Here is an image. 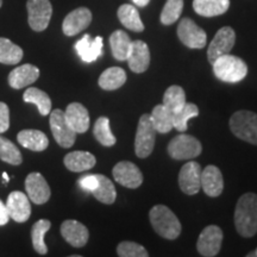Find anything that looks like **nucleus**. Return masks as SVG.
<instances>
[{"instance_id":"obj_1","label":"nucleus","mask_w":257,"mask_h":257,"mask_svg":"<svg viewBox=\"0 0 257 257\" xmlns=\"http://www.w3.org/2000/svg\"><path fill=\"white\" fill-rule=\"evenodd\" d=\"M234 226L244 238H250L257 233L256 193H245L238 199L234 208Z\"/></svg>"},{"instance_id":"obj_2","label":"nucleus","mask_w":257,"mask_h":257,"mask_svg":"<svg viewBox=\"0 0 257 257\" xmlns=\"http://www.w3.org/2000/svg\"><path fill=\"white\" fill-rule=\"evenodd\" d=\"M153 229L163 238L174 240L181 233V223L174 212L165 205H156L149 212Z\"/></svg>"},{"instance_id":"obj_3","label":"nucleus","mask_w":257,"mask_h":257,"mask_svg":"<svg viewBox=\"0 0 257 257\" xmlns=\"http://www.w3.org/2000/svg\"><path fill=\"white\" fill-rule=\"evenodd\" d=\"M214 75L224 82L236 83L242 81L248 74V66L239 57L225 54L212 63Z\"/></svg>"},{"instance_id":"obj_4","label":"nucleus","mask_w":257,"mask_h":257,"mask_svg":"<svg viewBox=\"0 0 257 257\" xmlns=\"http://www.w3.org/2000/svg\"><path fill=\"white\" fill-rule=\"evenodd\" d=\"M231 133L244 142L257 146V113L248 110L234 112L230 118Z\"/></svg>"},{"instance_id":"obj_5","label":"nucleus","mask_w":257,"mask_h":257,"mask_svg":"<svg viewBox=\"0 0 257 257\" xmlns=\"http://www.w3.org/2000/svg\"><path fill=\"white\" fill-rule=\"evenodd\" d=\"M156 130L153 126L150 114H142L138 121V127L135 138V153L140 159L150 156L155 147Z\"/></svg>"},{"instance_id":"obj_6","label":"nucleus","mask_w":257,"mask_h":257,"mask_svg":"<svg viewBox=\"0 0 257 257\" xmlns=\"http://www.w3.org/2000/svg\"><path fill=\"white\" fill-rule=\"evenodd\" d=\"M202 152L201 143L195 137L181 134L170 141L168 144V154L172 159L191 160L198 157Z\"/></svg>"},{"instance_id":"obj_7","label":"nucleus","mask_w":257,"mask_h":257,"mask_svg":"<svg viewBox=\"0 0 257 257\" xmlns=\"http://www.w3.org/2000/svg\"><path fill=\"white\" fill-rule=\"evenodd\" d=\"M50 128L56 143L62 148H70L75 143L76 133L67 120L64 111L56 108L50 113Z\"/></svg>"},{"instance_id":"obj_8","label":"nucleus","mask_w":257,"mask_h":257,"mask_svg":"<svg viewBox=\"0 0 257 257\" xmlns=\"http://www.w3.org/2000/svg\"><path fill=\"white\" fill-rule=\"evenodd\" d=\"M28 22L34 31H44L50 23L53 6L50 0H28Z\"/></svg>"},{"instance_id":"obj_9","label":"nucleus","mask_w":257,"mask_h":257,"mask_svg":"<svg viewBox=\"0 0 257 257\" xmlns=\"http://www.w3.org/2000/svg\"><path fill=\"white\" fill-rule=\"evenodd\" d=\"M223 231L217 225H208L201 231L197 242L198 252L205 257H214L220 251Z\"/></svg>"},{"instance_id":"obj_10","label":"nucleus","mask_w":257,"mask_h":257,"mask_svg":"<svg viewBox=\"0 0 257 257\" xmlns=\"http://www.w3.org/2000/svg\"><path fill=\"white\" fill-rule=\"evenodd\" d=\"M178 36L186 47L191 49H202L206 46V32L199 28L191 18H184L178 27Z\"/></svg>"},{"instance_id":"obj_11","label":"nucleus","mask_w":257,"mask_h":257,"mask_svg":"<svg viewBox=\"0 0 257 257\" xmlns=\"http://www.w3.org/2000/svg\"><path fill=\"white\" fill-rule=\"evenodd\" d=\"M236 42V34L234 30L230 27H224L217 31L216 36L208 46L207 57L212 64L218 57L225 54H230Z\"/></svg>"},{"instance_id":"obj_12","label":"nucleus","mask_w":257,"mask_h":257,"mask_svg":"<svg viewBox=\"0 0 257 257\" xmlns=\"http://www.w3.org/2000/svg\"><path fill=\"white\" fill-rule=\"evenodd\" d=\"M112 174L118 184L126 188H138L143 182L142 172L130 161L118 162L112 169Z\"/></svg>"},{"instance_id":"obj_13","label":"nucleus","mask_w":257,"mask_h":257,"mask_svg":"<svg viewBox=\"0 0 257 257\" xmlns=\"http://www.w3.org/2000/svg\"><path fill=\"white\" fill-rule=\"evenodd\" d=\"M201 167L195 161H189L179 173L180 189L187 195H194L201 188Z\"/></svg>"},{"instance_id":"obj_14","label":"nucleus","mask_w":257,"mask_h":257,"mask_svg":"<svg viewBox=\"0 0 257 257\" xmlns=\"http://www.w3.org/2000/svg\"><path fill=\"white\" fill-rule=\"evenodd\" d=\"M25 191L32 202L43 205L50 199L51 191L49 185L40 173H30L25 179Z\"/></svg>"},{"instance_id":"obj_15","label":"nucleus","mask_w":257,"mask_h":257,"mask_svg":"<svg viewBox=\"0 0 257 257\" xmlns=\"http://www.w3.org/2000/svg\"><path fill=\"white\" fill-rule=\"evenodd\" d=\"M92 22V12L87 8H79L67 15L62 23V31L66 36H75L86 30Z\"/></svg>"},{"instance_id":"obj_16","label":"nucleus","mask_w":257,"mask_h":257,"mask_svg":"<svg viewBox=\"0 0 257 257\" xmlns=\"http://www.w3.org/2000/svg\"><path fill=\"white\" fill-rule=\"evenodd\" d=\"M5 205L10 218L17 223H25L30 218L31 205L29 202L28 195H25L24 193L18 191L10 193Z\"/></svg>"},{"instance_id":"obj_17","label":"nucleus","mask_w":257,"mask_h":257,"mask_svg":"<svg viewBox=\"0 0 257 257\" xmlns=\"http://www.w3.org/2000/svg\"><path fill=\"white\" fill-rule=\"evenodd\" d=\"M61 234L74 248H82L88 242L89 232L85 225L76 220H64L61 225Z\"/></svg>"},{"instance_id":"obj_18","label":"nucleus","mask_w":257,"mask_h":257,"mask_svg":"<svg viewBox=\"0 0 257 257\" xmlns=\"http://www.w3.org/2000/svg\"><path fill=\"white\" fill-rule=\"evenodd\" d=\"M126 61L134 73L141 74L146 72L150 64V50L148 44L141 40L133 41Z\"/></svg>"},{"instance_id":"obj_19","label":"nucleus","mask_w":257,"mask_h":257,"mask_svg":"<svg viewBox=\"0 0 257 257\" xmlns=\"http://www.w3.org/2000/svg\"><path fill=\"white\" fill-rule=\"evenodd\" d=\"M201 187L205 194L211 198H217L223 193L224 179L219 168L211 165L201 172Z\"/></svg>"},{"instance_id":"obj_20","label":"nucleus","mask_w":257,"mask_h":257,"mask_svg":"<svg viewBox=\"0 0 257 257\" xmlns=\"http://www.w3.org/2000/svg\"><path fill=\"white\" fill-rule=\"evenodd\" d=\"M75 50L83 62H94L102 54V37L92 38L89 35H85L75 43Z\"/></svg>"},{"instance_id":"obj_21","label":"nucleus","mask_w":257,"mask_h":257,"mask_svg":"<svg viewBox=\"0 0 257 257\" xmlns=\"http://www.w3.org/2000/svg\"><path fill=\"white\" fill-rule=\"evenodd\" d=\"M40 78V69L32 64H23L9 74V83L12 88L21 89L31 85Z\"/></svg>"},{"instance_id":"obj_22","label":"nucleus","mask_w":257,"mask_h":257,"mask_svg":"<svg viewBox=\"0 0 257 257\" xmlns=\"http://www.w3.org/2000/svg\"><path fill=\"white\" fill-rule=\"evenodd\" d=\"M67 120L76 134H83L89 128L88 110L80 102H72L64 111Z\"/></svg>"},{"instance_id":"obj_23","label":"nucleus","mask_w":257,"mask_h":257,"mask_svg":"<svg viewBox=\"0 0 257 257\" xmlns=\"http://www.w3.org/2000/svg\"><path fill=\"white\" fill-rule=\"evenodd\" d=\"M63 163L70 172L81 173L92 169L95 166L96 160L94 155L88 152H72L64 156Z\"/></svg>"},{"instance_id":"obj_24","label":"nucleus","mask_w":257,"mask_h":257,"mask_svg":"<svg viewBox=\"0 0 257 257\" xmlns=\"http://www.w3.org/2000/svg\"><path fill=\"white\" fill-rule=\"evenodd\" d=\"M17 140L22 147L32 152H43L49 146V140L46 134L40 130H22L18 134Z\"/></svg>"},{"instance_id":"obj_25","label":"nucleus","mask_w":257,"mask_h":257,"mask_svg":"<svg viewBox=\"0 0 257 257\" xmlns=\"http://www.w3.org/2000/svg\"><path fill=\"white\" fill-rule=\"evenodd\" d=\"M230 8V0H193V9L202 17H216Z\"/></svg>"},{"instance_id":"obj_26","label":"nucleus","mask_w":257,"mask_h":257,"mask_svg":"<svg viewBox=\"0 0 257 257\" xmlns=\"http://www.w3.org/2000/svg\"><path fill=\"white\" fill-rule=\"evenodd\" d=\"M150 119H152L153 126L156 133L168 134L172 128H174V113L169 111L163 104L156 105L150 113Z\"/></svg>"},{"instance_id":"obj_27","label":"nucleus","mask_w":257,"mask_h":257,"mask_svg":"<svg viewBox=\"0 0 257 257\" xmlns=\"http://www.w3.org/2000/svg\"><path fill=\"white\" fill-rule=\"evenodd\" d=\"M98 82L105 91H114L126 82V73L120 67H111L101 73Z\"/></svg>"},{"instance_id":"obj_28","label":"nucleus","mask_w":257,"mask_h":257,"mask_svg":"<svg viewBox=\"0 0 257 257\" xmlns=\"http://www.w3.org/2000/svg\"><path fill=\"white\" fill-rule=\"evenodd\" d=\"M133 41L128 35L123 30H117L110 36V46L112 55L118 61H126L128 53H130Z\"/></svg>"},{"instance_id":"obj_29","label":"nucleus","mask_w":257,"mask_h":257,"mask_svg":"<svg viewBox=\"0 0 257 257\" xmlns=\"http://www.w3.org/2000/svg\"><path fill=\"white\" fill-rule=\"evenodd\" d=\"M118 18L120 23L128 30L135 32H142L144 30V24L140 17V12L134 5L124 4L118 9Z\"/></svg>"},{"instance_id":"obj_30","label":"nucleus","mask_w":257,"mask_h":257,"mask_svg":"<svg viewBox=\"0 0 257 257\" xmlns=\"http://www.w3.org/2000/svg\"><path fill=\"white\" fill-rule=\"evenodd\" d=\"M96 179H98V186H96L94 191L91 193L94 195V198L98 201L102 202V204L111 205L113 204L115 198H117V193H115L114 185L112 184V181L108 178H106L105 175L101 174H95Z\"/></svg>"},{"instance_id":"obj_31","label":"nucleus","mask_w":257,"mask_h":257,"mask_svg":"<svg viewBox=\"0 0 257 257\" xmlns=\"http://www.w3.org/2000/svg\"><path fill=\"white\" fill-rule=\"evenodd\" d=\"M23 99L25 102H31L37 106L41 115H48L51 111V100L49 95L41 89L30 87L24 92Z\"/></svg>"},{"instance_id":"obj_32","label":"nucleus","mask_w":257,"mask_h":257,"mask_svg":"<svg viewBox=\"0 0 257 257\" xmlns=\"http://www.w3.org/2000/svg\"><path fill=\"white\" fill-rule=\"evenodd\" d=\"M23 59V49L8 38L0 37V63L17 64Z\"/></svg>"},{"instance_id":"obj_33","label":"nucleus","mask_w":257,"mask_h":257,"mask_svg":"<svg viewBox=\"0 0 257 257\" xmlns=\"http://www.w3.org/2000/svg\"><path fill=\"white\" fill-rule=\"evenodd\" d=\"M51 223L48 219H41L34 224L31 229V239L35 251L40 255H46L48 248L44 243V236L49 231Z\"/></svg>"},{"instance_id":"obj_34","label":"nucleus","mask_w":257,"mask_h":257,"mask_svg":"<svg viewBox=\"0 0 257 257\" xmlns=\"http://www.w3.org/2000/svg\"><path fill=\"white\" fill-rule=\"evenodd\" d=\"M186 94L184 88L180 86L173 85L167 88V91L163 94V105L172 111L173 113H176L184 107L186 104Z\"/></svg>"},{"instance_id":"obj_35","label":"nucleus","mask_w":257,"mask_h":257,"mask_svg":"<svg viewBox=\"0 0 257 257\" xmlns=\"http://www.w3.org/2000/svg\"><path fill=\"white\" fill-rule=\"evenodd\" d=\"M93 134L99 143L104 147H112L115 144V137L110 128V119L107 117L98 118L93 128Z\"/></svg>"},{"instance_id":"obj_36","label":"nucleus","mask_w":257,"mask_h":257,"mask_svg":"<svg viewBox=\"0 0 257 257\" xmlns=\"http://www.w3.org/2000/svg\"><path fill=\"white\" fill-rule=\"evenodd\" d=\"M199 115V107L193 102H186L184 107L179 112L174 113V128L180 131V133H185L187 130V123L189 119L195 118Z\"/></svg>"},{"instance_id":"obj_37","label":"nucleus","mask_w":257,"mask_h":257,"mask_svg":"<svg viewBox=\"0 0 257 257\" xmlns=\"http://www.w3.org/2000/svg\"><path fill=\"white\" fill-rule=\"evenodd\" d=\"M0 160L12 166H19L23 162V157L19 149L8 138L0 136Z\"/></svg>"},{"instance_id":"obj_38","label":"nucleus","mask_w":257,"mask_h":257,"mask_svg":"<svg viewBox=\"0 0 257 257\" xmlns=\"http://www.w3.org/2000/svg\"><path fill=\"white\" fill-rule=\"evenodd\" d=\"M184 10V0H167L161 12V23L165 25L174 24Z\"/></svg>"},{"instance_id":"obj_39","label":"nucleus","mask_w":257,"mask_h":257,"mask_svg":"<svg viewBox=\"0 0 257 257\" xmlns=\"http://www.w3.org/2000/svg\"><path fill=\"white\" fill-rule=\"evenodd\" d=\"M117 255L120 257H148L149 253L141 244L125 240L117 246Z\"/></svg>"},{"instance_id":"obj_40","label":"nucleus","mask_w":257,"mask_h":257,"mask_svg":"<svg viewBox=\"0 0 257 257\" xmlns=\"http://www.w3.org/2000/svg\"><path fill=\"white\" fill-rule=\"evenodd\" d=\"M10 127V110L5 102L0 101V134L8 131Z\"/></svg>"},{"instance_id":"obj_41","label":"nucleus","mask_w":257,"mask_h":257,"mask_svg":"<svg viewBox=\"0 0 257 257\" xmlns=\"http://www.w3.org/2000/svg\"><path fill=\"white\" fill-rule=\"evenodd\" d=\"M78 184L80 187L87 192L94 191L96 186H98V179H96V175H85L82 178L79 179Z\"/></svg>"},{"instance_id":"obj_42","label":"nucleus","mask_w":257,"mask_h":257,"mask_svg":"<svg viewBox=\"0 0 257 257\" xmlns=\"http://www.w3.org/2000/svg\"><path fill=\"white\" fill-rule=\"evenodd\" d=\"M9 219H10V216H9L8 208H6V205L0 200V226L8 224Z\"/></svg>"},{"instance_id":"obj_43","label":"nucleus","mask_w":257,"mask_h":257,"mask_svg":"<svg viewBox=\"0 0 257 257\" xmlns=\"http://www.w3.org/2000/svg\"><path fill=\"white\" fill-rule=\"evenodd\" d=\"M133 2L137 6H140V8H144V6H147L148 4H149L150 0H133Z\"/></svg>"},{"instance_id":"obj_44","label":"nucleus","mask_w":257,"mask_h":257,"mask_svg":"<svg viewBox=\"0 0 257 257\" xmlns=\"http://www.w3.org/2000/svg\"><path fill=\"white\" fill-rule=\"evenodd\" d=\"M3 179H4V182H9L10 181L9 175L6 174V173H3Z\"/></svg>"},{"instance_id":"obj_45","label":"nucleus","mask_w":257,"mask_h":257,"mask_svg":"<svg viewBox=\"0 0 257 257\" xmlns=\"http://www.w3.org/2000/svg\"><path fill=\"white\" fill-rule=\"evenodd\" d=\"M253 253H255V256L257 257V248H256V250H255V251H253Z\"/></svg>"},{"instance_id":"obj_46","label":"nucleus","mask_w":257,"mask_h":257,"mask_svg":"<svg viewBox=\"0 0 257 257\" xmlns=\"http://www.w3.org/2000/svg\"><path fill=\"white\" fill-rule=\"evenodd\" d=\"M2 5H3V0H0V8H2Z\"/></svg>"}]
</instances>
